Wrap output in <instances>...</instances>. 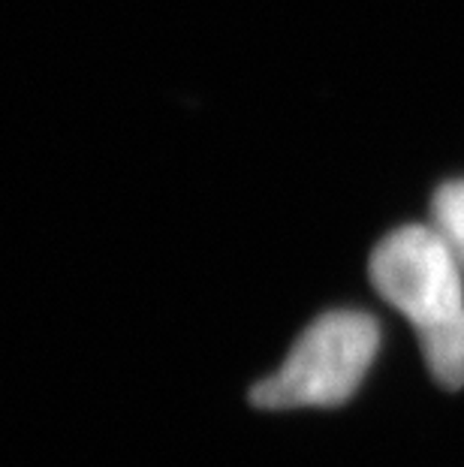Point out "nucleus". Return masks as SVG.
<instances>
[{
	"label": "nucleus",
	"instance_id": "nucleus-1",
	"mask_svg": "<svg viewBox=\"0 0 464 467\" xmlns=\"http://www.w3.org/2000/svg\"><path fill=\"white\" fill-rule=\"evenodd\" d=\"M464 268L434 226H401L371 254V281L407 317L431 377L464 386Z\"/></svg>",
	"mask_w": 464,
	"mask_h": 467
},
{
	"label": "nucleus",
	"instance_id": "nucleus-3",
	"mask_svg": "<svg viewBox=\"0 0 464 467\" xmlns=\"http://www.w3.org/2000/svg\"><path fill=\"white\" fill-rule=\"evenodd\" d=\"M431 217L434 230L443 235V242L449 244V251L464 268V182H449L434 193Z\"/></svg>",
	"mask_w": 464,
	"mask_h": 467
},
{
	"label": "nucleus",
	"instance_id": "nucleus-2",
	"mask_svg": "<svg viewBox=\"0 0 464 467\" xmlns=\"http://www.w3.org/2000/svg\"><path fill=\"white\" fill-rule=\"evenodd\" d=\"M380 329L362 311H332L299 335L284 365L253 386L251 399L263 410L335 407L359 389L377 356Z\"/></svg>",
	"mask_w": 464,
	"mask_h": 467
}]
</instances>
